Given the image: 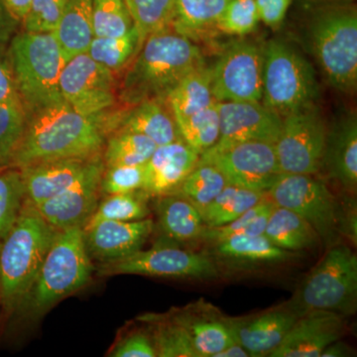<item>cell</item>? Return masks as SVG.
Instances as JSON below:
<instances>
[{
  "mask_svg": "<svg viewBox=\"0 0 357 357\" xmlns=\"http://www.w3.org/2000/svg\"><path fill=\"white\" fill-rule=\"evenodd\" d=\"M60 91L73 109L100 122L102 128L105 114L114 109L119 100L114 73L96 63L88 53L66 63L61 73Z\"/></svg>",
  "mask_w": 357,
  "mask_h": 357,
  "instance_id": "11",
  "label": "cell"
},
{
  "mask_svg": "<svg viewBox=\"0 0 357 357\" xmlns=\"http://www.w3.org/2000/svg\"><path fill=\"white\" fill-rule=\"evenodd\" d=\"M286 303L300 316L310 311L354 314L357 306L356 252L344 244L331 246Z\"/></svg>",
  "mask_w": 357,
  "mask_h": 357,
  "instance_id": "8",
  "label": "cell"
},
{
  "mask_svg": "<svg viewBox=\"0 0 357 357\" xmlns=\"http://www.w3.org/2000/svg\"><path fill=\"white\" fill-rule=\"evenodd\" d=\"M25 202L24 182L20 169H0V241L17 220Z\"/></svg>",
  "mask_w": 357,
  "mask_h": 357,
  "instance_id": "40",
  "label": "cell"
},
{
  "mask_svg": "<svg viewBox=\"0 0 357 357\" xmlns=\"http://www.w3.org/2000/svg\"><path fill=\"white\" fill-rule=\"evenodd\" d=\"M8 52L26 114L64 102L60 77L67 61L53 33L17 32L8 43Z\"/></svg>",
  "mask_w": 357,
  "mask_h": 357,
  "instance_id": "5",
  "label": "cell"
},
{
  "mask_svg": "<svg viewBox=\"0 0 357 357\" xmlns=\"http://www.w3.org/2000/svg\"><path fill=\"white\" fill-rule=\"evenodd\" d=\"M69 2L70 0H33L30 13L22 23L25 31H53Z\"/></svg>",
  "mask_w": 357,
  "mask_h": 357,
  "instance_id": "45",
  "label": "cell"
},
{
  "mask_svg": "<svg viewBox=\"0 0 357 357\" xmlns=\"http://www.w3.org/2000/svg\"><path fill=\"white\" fill-rule=\"evenodd\" d=\"M266 195L276 206L304 218L328 248L337 244L342 202L323 181L307 174L282 173Z\"/></svg>",
  "mask_w": 357,
  "mask_h": 357,
  "instance_id": "9",
  "label": "cell"
},
{
  "mask_svg": "<svg viewBox=\"0 0 357 357\" xmlns=\"http://www.w3.org/2000/svg\"><path fill=\"white\" fill-rule=\"evenodd\" d=\"M167 100L175 121L213 105L217 100L211 93V68L203 65L192 70L174 88Z\"/></svg>",
  "mask_w": 357,
  "mask_h": 357,
  "instance_id": "29",
  "label": "cell"
},
{
  "mask_svg": "<svg viewBox=\"0 0 357 357\" xmlns=\"http://www.w3.org/2000/svg\"><path fill=\"white\" fill-rule=\"evenodd\" d=\"M157 145L142 134L115 130L107 136L102 150L105 167L145 165Z\"/></svg>",
  "mask_w": 357,
  "mask_h": 357,
  "instance_id": "32",
  "label": "cell"
},
{
  "mask_svg": "<svg viewBox=\"0 0 357 357\" xmlns=\"http://www.w3.org/2000/svg\"><path fill=\"white\" fill-rule=\"evenodd\" d=\"M102 156L50 160L20 169L26 199L37 204L57 196L72 187Z\"/></svg>",
  "mask_w": 357,
  "mask_h": 357,
  "instance_id": "23",
  "label": "cell"
},
{
  "mask_svg": "<svg viewBox=\"0 0 357 357\" xmlns=\"http://www.w3.org/2000/svg\"><path fill=\"white\" fill-rule=\"evenodd\" d=\"M299 317L285 302L250 316L229 317V323L234 340L251 357H261L269 356L280 345Z\"/></svg>",
  "mask_w": 357,
  "mask_h": 357,
  "instance_id": "18",
  "label": "cell"
},
{
  "mask_svg": "<svg viewBox=\"0 0 357 357\" xmlns=\"http://www.w3.org/2000/svg\"><path fill=\"white\" fill-rule=\"evenodd\" d=\"M347 332L344 316L331 311H310L297 319L269 357H319L328 345Z\"/></svg>",
  "mask_w": 357,
  "mask_h": 357,
  "instance_id": "19",
  "label": "cell"
},
{
  "mask_svg": "<svg viewBox=\"0 0 357 357\" xmlns=\"http://www.w3.org/2000/svg\"><path fill=\"white\" fill-rule=\"evenodd\" d=\"M52 33L67 62L88 53L95 37L91 0H70Z\"/></svg>",
  "mask_w": 357,
  "mask_h": 357,
  "instance_id": "27",
  "label": "cell"
},
{
  "mask_svg": "<svg viewBox=\"0 0 357 357\" xmlns=\"http://www.w3.org/2000/svg\"><path fill=\"white\" fill-rule=\"evenodd\" d=\"M26 114L24 134L11 167L102 154L107 134L100 122L77 114L65 100Z\"/></svg>",
  "mask_w": 357,
  "mask_h": 357,
  "instance_id": "1",
  "label": "cell"
},
{
  "mask_svg": "<svg viewBox=\"0 0 357 357\" xmlns=\"http://www.w3.org/2000/svg\"><path fill=\"white\" fill-rule=\"evenodd\" d=\"M181 138L201 156L215 146L220 135L217 102L196 114L176 119Z\"/></svg>",
  "mask_w": 357,
  "mask_h": 357,
  "instance_id": "35",
  "label": "cell"
},
{
  "mask_svg": "<svg viewBox=\"0 0 357 357\" xmlns=\"http://www.w3.org/2000/svg\"><path fill=\"white\" fill-rule=\"evenodd\" d=\"M149 197L142 190L126 194L110 195L100 199L98 208L84 227L102 220L135 222L150 215Z\"/></svg>",
  "mask_w": 357,
  "mask_h": 357,
  "instance_id": "37",
  "label": "cell"
},
{
  "mask_svg": "<svg viewBox=\"0 0 357 357\" xmlns=\"http://www.w3.org/2000/svg\"><path fill=\"white\" fill-rule=\"evenodd\" d=\"M199 160V155L182 139L157 146L145 164L142 191L146 192L150 199L177 191Z\"/></svg>",
  "mask_w": 357,
  "mask_h": 357,
  "instance_id": "21",
  "label": "cell"
},
{
  "mask_svg": "<svg viewBox=\"0 0 357 357\" xmlns=\"http://www.w3.org/2000/svg\"><path fill=\"white\" fill-rule=\"evenodd\" d=\"M210 244L208 253L217 264L232 268H252L279 264L297 258V252L285 250L270 243L264 234L256 236H234Z\"/></svg>",
  "mask_w": 357,
  "mask_h": 357,
  "instance_id": "25",
  "label": "cell"
},
{
  "mask_svg": "<svg viewBox=\"0 0 357 357\" xmlns=\"http://www.w3.org/2000/svg\"><path fill=\"white\" fill-rule=\"evenodd\" d=\"M20 25V23L11 15L2 0H0V46L8 45L18 32Z\"/></svg>",
  "mask_w": 357,
  "mask_h": 357,
  "instance_id": "50",
  "label": "cell"
},
{
  "mask_svg": "<svg viewBox=\"0 0 357 357\" xmlns=\"http://www.w3.org/2000/svg\"><path fill=\"white\" fill-rule=\"evenodd\" d=\"M96 37L122 36L134 26L126 0H91Z\"/></svg>",
  "mask_w": 357,
  "mask_h": 357,
  "instance_id": "42",
  "label": "cell"
},
{
  "mask_svg": "<svg viewBox=\"0 0 357 357\" xmlns=\"http://www.w3.org/2000/svg\"><path fill=\"white\" fill-rule=\"evenodd\" d=\"M259 21L255 0H230L215 28L225 34L244 36L255 31Z\"/></svg>",
  "mask_w": 357,
  "mask_h": 357,
  "instance_id": "43",
  "label": "cell"
},
{
  "mask_svg": "<svg viewBox=\"0 0 357 357\" xmlns=\"http://www.w3.org/2000/svg\"><path fill=\"white\" fill-rule=\"evenodd\" d=\"M264 236L277 248L293 252L314 248L321 243L318 232L304 218L276 204L268 220Z\"/></svg>",
  "mask_w": 357,
  "mask_h": 357,
  "instance_id": "28",
  "label": "cell"
},
{
  "mask_svg": "<svg viewBox=\"0 0 357 357\" xmlns=\"http://www.w3.org/2000/svg\"><path fill=\"white\" fill-rule=\"evenodd\" d=\"M109 354L114 357H157L151 332L145 330L131 331L119 340Z\"/></svg>",
  "mask_w": 357,
  "mask_h": 357,
  "instance_id": "46",
  "label": "cell"
},
{
  "mask_svg": "<svg viewBox=\"0 0 357 357\" xmlns=\"http://www.w3.org/2000/svg\"><path fill=\"white\" fill-rule=\"evenodd\" d=\"M328 1H347V0H328Z\"/></svg>",
  "mask_w": 357,
  "mask_h": 357,
  "instance_id": "54",
  "label": "cell"
},
{
  "mask_svg": "<svg viewBox=\"0 0 357 357\" xmlns=\"http://www.w3.org/2000/svg\"><path fill=\"white\" fill-rule=\"evenodd\" d=\"M220 135L211 149H223L246 141L276 142L282 119L261 102H217Z\"/></svg>",
  "mask_w": 357,
  "mask_h": 357,
  "instance_id": "16",
  "label": "cell"
},
{
  "mask_svg": "<svg viewBox=\"0 0 357 357\" xmlns=\"http://www.w3.org/2000/svg\"><path fill=\"white\" fill-rule=\"evenodd\" d=\"M199 162L218 167L230 185L267 192L281 171L274 143L246 141L223 149H208Z\"/></svg>",
  "mask_w": 357,
  "mask_h": 357,
  "instance_id": "14",
  "label": "cell"
},
{
  "mask_svg": "<svg viewBox=\"0 0 357 357\" xmlns=\"http://www.w3.org/2000/svg\"><path fill=\"white\" fill-rule=\"evenodd\" d=\"M263 48L248 40L230 44L211 68L217 102H261Z\"/></svg>",
  "mask_w": 357,
  "mask_h": 357,
  "instance_id": "13",
  "label": "cell"
},
{
  "mask_svg": "<svg viewBox=\"0 0 357 357\" xmlns=\"http://www.w3.org/2000/svg\"><path fill=\"white\" fill-rule=\"evenodd\" d=\"M142 321L151 324L157 357H199L187 331L167 314H146Z\"/></svg>",
  "mask_w": 357,
  "mask_h": 357,
  "instance_id": "36",
  "label": "cell"
},
{
  "mask_svg": "<svg viewBox=\"0 0 357 357\" xmlns=\"http://www.w3.org/2000/svg\"><path fill=\"white\" fill-rule=\"evenodd\" d=\"M167 316L187 331L199 357H215L234 342L229 317L206 301L173 309Z\"/></svg>",
  "mask_w": 357,
  "mask_h": 357,
  "instance_id": "20",
  "label": "cell"
},
{
  "mask_svg": "<svg viewBox=\"0 0 357 357\" xmlns=\"http://www.w3.org/2000/svg\"><path fill=\"white\" fill-rule=\"evenodd\" d=\"M105 168L102 156L69 189L33 206L59 231L83 229L102 198L100 181Z\"/></svg>",
  "mask_w": 357,
  "mask_h": 357,
  "instance_id": "15",
  "label": "cell"
},
{
  "mask_svg": "<svg viewBox=\"0 0 357 357\" xmlns=\"http://www.w3.org/2000/svg\"><path fill=\"white\" fill-rule=\"evenodd\" d=\"M319 84L311 63L281 39L263 47L261 102L279 116L316 105Z\"/></svg>",
  "mask_w": 357,
  "mask_h": 357,
  "instance_id": "7",
  "label": "cell"
},
{
  "mask_svg": "<svg viewBox=\"0 0 357 357\" xmlns=\"http://www.w3.org/2000/svg\"><path fill=\"white\" fill-rule=\"evenodd\" d=\"M59 232L26 199L17 220L0 241V318L15 317Z\"/></svg>",
  "mask_w": 357,
  "mask_h": 357,
  "instance_id": "3",
  "label": "cell"
},
{
  "mask_svg": "<svg viewBox=\"0 0 357 357\" xmlns=\"http://www.w3.org/2000/svg\"><path fill=\"white\" fill-rule=\"evenodd\" d=\"M217 262L206 252L199 253L177 248L159 245L136 251L114 261L100 263L95 267L98 276L140 275L159 278L211 280L218 278Z\"/></svg>",
  "mask_w": 357,
  "mask_h": 357,
  "instance_id": "10",
  "label": "cell"
},
{
  "mask_svg": "<svg viewBox=\"0 0 357 357\" xmlns=\"http://www.w3.org/2000/svg\"><path fill=\"white\" fill-rule=\"evenodd\" d=\"M126 2L143 42L152 33L172 28L174 0H126Z\"/></svg>",
  "mask_w": 357,
  "mask_h": 357,
  "instance_id": "41",
  "label": "cell"
},
{
  "mask_svg": "<svg viewBox=\"0 0 357 357\" xmlns=\"http://www.w3.org/2000/svg\"><path fill=\"white\" fill-rule=\"evenodd\" d=\"M155 229L151 218L135 222L102 220L83 229L84 243L91 261H114L142 249Z\"/></svg>",
  "mask_w": 357,
  "mask_h": 357,
  "instance_id": "17",
  "label": "cell"
},
{
  "mask_svg": "<svg viewBox=\"0 0 357 357\" xmlns=\"http://www.w3.org/2000/svg\"><path fill=\"white\" fill-rule=\"evenodd\" d=\"M293 0H255L259 20L271 28L279 27L285 20Z\"/></svg>",
  "mask_w": 357,
  "mask_h": 357,
  "instance_id": "48",
  "label": "cell"
},
{
  "mask_svg": "<svg viewBox=\"0 0 357 357\" xmlns=\"http://www.w3.org/2000/svg\"><path fill=\"white\" fill-rule=\"evenodd\" d=\"M321 170L349 195L357 188V119L356 114L342 117L328 130Z\"/></svg>",
  "mask_w": 357,
  "mask_h": 357,
  "instance_id": "24",
  "label": "cell"
},
{
  "mask_svg": "<svg viewBox=\"0 0 357 357\" xmlns=\"http://www.w3.org/2000/svg\"><path fill=\"white\" fill-rule=\"evenodd\" d=\"M26 121L27 114L20 100L0 102V169L13 165Z\"/></svg>",
  "mask_w": 357,
  "mask_h": 357,
  "instance_id": "39",
  "label": "cell"
},
{
  "mask_svg": "<svg viewBox=\"0 0 357 357\" xmlns=\"http://www.w3.org/2000/svg\"><path fill=\"white\" fill-rule=\"evenodd\" d=\"M142 44L139 32L133 26L130 31L122 36L93 37L88 54L98 64L116 73L135 58Z\"/></svg>",
  "mask_w": 357,
  "mask_h": 357,
  "instance_id": "33",
  "label": "cell"
},
{
  "mask_svg": "<svg viewBox=\"0 0 357 357\" xmlns=\"http://www.w3.org/2000/svg\"><path fill=\"white\" fill-rule=\"evenodd\" d=\"M354 356V349H351L347 344L338 340L332 342L326 347L325 351L321 354V357H344Z\"/></svg>",
  "mask_w": 357,
  "mask_h": 357,
  "instance_id": "52",
  "label": "cell"
},
{
  "mask_svg": "<svg viewBox=\"0 0 357 357\" xmlns=\"http://www.w3.org/2000/svg\"><path fill=\"white\" fill-rule=\"evenodd\" d=\"M203 65V54L191 39L172 28L152 33L126 70L119 88V98L128 105L167 100L189 73Z\"/></svg>",
  "mask_w": 357,
  "mask_h": 357,
  "instance_id": "2",
  "label": "cell"
},
{
  "mask_svg": "<svg viewBox=\"0 0 357 357\" xmlns=\"http://www.w3.org/2000/svg\"><path fill=\"white\" fill-rule=\"evenodd\" d=\"M312 52L328 83L344 93L357 86V11L333 6L314 14L309 26Z\"/></svg>",
  "mask_w": 357,
  "mask_h": 357,
  "instance_id": "6",
  "label": "cell"
},
{
  "mask_svg": "<svg viewBox=\"0 0 357 357\" xmlns=\"http://www.w3.org/2000/svg\"><path fill=\"white\" fill-rule=\"evenodd\" d=\"M229 184V181L218 167L199 161L194 170L174 192L184 197L202 211Z\"/></svg>",
  "mask_w": 357,
  "mask_h": 357,
  "instance_id": "34",
  "label": "cell"
},
{
  "mask_svg": "<svg viewBox=\"0 0 357 357\" xmlns=\"http://www.w3.org/2000/svg\"><path fill=\"white\" fill-rule=\"evenodd\" d=\"M145 165L105 167L100 181L102 197L142 190Z\"/></svg>",
  "mask_w": 357,
  "mask_h": 357,
  "instance_id": "44",
  "label": "cell"
},
{
  "mask_svg": "<svg viewBox=\"0 0 357 357\" xmlns=\"http://www.w3.org/2000/svg\"><path fill=\"white\" fill-rule=\"evenodd\" d=\"M215 357H251V354L238 342L234 340L229 347L215 354Z\"/></svg>",
  "mask_w": 357,
  "mask_h": 357,
  "instance_id": "53",
  "label": "cell"
},
{
  "mask_svg": "<svg viewBox=\"0 0 357 357\" xmlns=\"http://www.w3.org/2000/svg\"><path fill=\"white\" fill-rule=\"evenodd\" d=\"M157 225L162 234L178 243L202 241L206 227L201 211L177 192L155 198Z\"/></svg>",
  "mask_w": 357,
  "mask_h": 357,
  "instance_id": "26",
  "label": "cell"
},
{
  "mask_svg": "<svg viewBox=\"0 0 357 357\" xmlns=\"http://www.w3.org/2000/svg\"><path fill=\"white\" fill-rule=\"evenodd\" d=\"M33 0H2L11 15L22 25L31 9Z\"/></svg>",
  "mask_w": 357,
  "mask_h": 357,
  "instance_id": "51",
  "label": "cell"
},
{
  "mask_svg": "<svg viewBox=\"0 0 357 357\" xmlns=\"http://www.w3.org/2000/svg\"><path fill=\"white\" fill-rule=\"evenodd\" d=\"M274 208L275 204L266 195L259 203L236 220L220 227L206 229L202 241L213 243L234 236H261L264 234L268 220Z\"/></svg>",
  "mask_w": 357,
  "mask_h": 357,
  "instance_id": "38",
  "label": "cell"
},
{
  "mask_svg": "<svg viewBox=\"0 0 357 357\" xmlns=\"http://www.w3.org/2000/svg\"><path fill=\"white\" fill-rule=\"evenodd\" d=\"M340 236L347 237L354 245L357 243L356 202L354 196L349 195L342 202V213L340 218Z\"/></svg>",
  "mask_w": 357,
  "mask_h": 357,
  "instance_id": "49",
  "label": "cell"
},
{
  "mask_svg": "<svg viewBox=\"0 0 357 357\" xmlns=\"http://www.w3.org/2000/svg\"><path fill=\"white\" fill-rule=\"evenodd\" d=\"M20 100L16 88L8 45L0 46V102Z\"/></svg>",
  "mask_w": 357,
  "mask_h": 357,
  "instance_id": "47",
  "label": "cell"
},
{
  "mask_svg": "<svg viewBox=\"0 0 357 357\" xmlns=\"http://www.w3.org/2000/svg\"><path fill=\"white\" fill-rule=\"evenodd\" d=\"M326 136L325 119L316 105L283 117L275 142L281 173L318 174L323 164Z\"/></svg>",
  "mask_w": 357,
  "mask_h": 357,
  "instance_id": "12",
  "label": "cell"
},
{
  "mask_svg": "<svg viewBox=\"0 0 357 357\" xmlns=\"http://www.w3.org/2000/svg\"><path fill=\"white\" fill-rule=\"evenodd\" d=\"M230 0H174V31L194 39L215 27Z\"/></svg>",
  "mask_w": 357,
  "mask_h": 357,
  "instance_id": "30",
  "label": "cell"
},
{
  "mask_svg": "<svg viewBox=\"0 0 357 357\" xmlns=\"http://www.w3.org/2000/svg\"><path fill=\"white\" fill-rule=\"evenodd\" d=\"M265 196V192L227 185L217 198L201 211L206 229L220 227L236 220Z\"/></svg>",
  "mask_w": 357,
  "mask_h": 357,
  "instance_id": "31",
  "label": "cell"
},
{
  "mask_svg": "<svg viewBox=\"0 0 357 357\" xmlns=\"http://www.w3.org/2000/svg\"><path fill=\"white\" fill-rule=\"evenodd\" d=\"M103 128L107 136L119 129L142 134L157 146L182 139L167 100H144L131 105V109L123 114L109 115Z\"/></svg>",
  "mask_w": 357,
  "mask_h": 357,
  "instance_id": "22",
  "label": "cell"
},
{
  "mask_svg": "<svg viewBox=\"0 0 357 357\" xmlns=\"http://www.w3.org/2000/svg\"><path fill=\"white\" fill-rule=\"evenodd\" d=\"M95 264L86 252L83 229L60 231L14 318L36 321L91 282Z\"/></svg>",
  "mask_w": 357,
  "mask_h": 357,
  "instance_id": "4",
  "label": "cell"
}]
</instances>
